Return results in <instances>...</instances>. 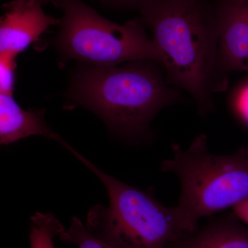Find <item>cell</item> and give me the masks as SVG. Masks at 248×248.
Returning <instances> with one entry per match:
<instances>
[{
    "label": "cell",
    "mask_w": 248,
    "mask_h": 248,
    "mask_svg": "<svg viewBox=\"0 0 248 248\" xmlns=\"http://www.w3.org/2000/svg\"><path fill=\"white\" fill-rule=\"evenodd\" d=\"M232 210L240 221L244 222L248 226V198L236 204Z\"/></svg>",
    "instance_id": "obj_15"
},
{
    "label": "cell",
    "mask_w": 248,
    "mask_h": 248,
    "mask_svg": "<svg viewBox=\"0 0 248 248\" xmlns=\"http://www.w3.org/2000/svg\"><path fill=\"white\" fill-rule=\"evenodd\" d=\"M222 71H248V24L244 0H219L216 4Z\"/></svg>",
    "instance_id": "obj_7"
},
{
    "label": "cell",
    "mask_w": 248,
    "mask_h": 248,
    "mask_svg": "<svg viewBox=\"0 0 248 248\" xmlns=\"http://www.w3.org/2000/svg\"><path fill=\"white\" fill-rule=\"evenodd\" d=\"M244 6L245 14H246V19L248 24V0H244Z\"/></svg>",
    "instance_id": "obj_16"
},
{
    "label": "cell",
    "mask_w": 248,
    "mask_h": 248,
    "mask_svg": "<svg viewBox=\"0 0 248 248\" xmlns=\"http://www.w3.org/2000/svg\"><path fill=\"white\" fill-rule=\"evenodd\" d=\"M231 108L236 120L248 129V80L243 83L233 94Z\"/></svg>",
    "instance_id": "obj_12"
},
{
    "label": "cell",
    "mask_w": 248,
    "mask_h": 248,
    "mask_svg": "<svg viewBox=\"0 0 248 248\" xmlns=\"http://www.w3.org/2000/svg\"><path fill=\"white\" fill-rule=\"evenodd\" d=\"M169 248H248V228L232 213L214 218Z\"/></svg>",
    "instance_id": "obj_9"
},
{
    "label": "cell",
    "mask_w": 248,
    "mask_h": 248,
    "mask_svg": "<svg viewBox=\"0 0 248 248\" xmlns=\"http://www.w3.org/2000/svg\"><path fill=\"white\" fill-rule=\"evenodd\" d=\"M16 58L0 56V93L14 94Z\"/></svg>",
    "instance_id": "obj_13"
},
{
    "label": "cell",
    "mask_w": 248,
    "mask_h": 248,
    "mask_svg": "<svg viewBox=\"0 0 248 248\" xmlns=\"http://www.w3.org/2000/svg\"><path fill=\"white\" fill-rule=\"evenodd\" d=\"M53 2L63 11L55 46L63 60H78L101 67L142 60L162 65L159 47L147 35L141 18L125 24H115L81 0Z\"/></svg>",
    "instance_id": "obj_5"
},
{
    "label": "cell",
    "mask_w": 248,
    "mask_h": 248,
    "mask_svg": "<svg viewBox=\"0 0 248 248\" xmlns=\"http://www.w3.org/2000/svg\"><path fill=\"white\" fill-rule=\"evenodd\" d=\"M139 11L159 47L168 82L188 93L201 115L213 112L215 94L229 85L220 63L216 4L148 0Z\"/></svg>",
    "instance_id": "obj_1"
},
{
    "label": "cell",
    "mask_w": 248,
    "mask_h": 248,
    "mask_svg": "<svg viewBox=\"0 0 248 248\" xmlns=\"http://www.w3.org/2000/svg\"><path fill=\"white\" fill-rule=\"evenodd\" d=\"M55 1V0H47V1H48V3L50 2V1Z\"/></svg>",
    "instance_id": "obj_17"
},
{
    "label": "cell",
    "mask_w": 248,
    "mask_h": 248,
    "mask_svg": "<svg viewBox=\"0 0 248 248\" xmlns=\"http://www.w3.org/2000/svg\"><path fill=\"white\" fill-rule=\"evenodd\" d=\"M66 94L68 108L92 110L129 141L147 136L160 111L184 100L182 90L169 84L163 67L151 60L122 66L82 63L73 73Z\"/></svg>",
    "instance_id": "obj_2"
},
{
    "label": "cell",
    "mask_w": 248,
    "mask_h": 248,
    "mask_svg": "<svg viewBox=\"0 0 248 248\" xmlns=\"http://www.w3.org/2000/svg\"><path fill=\"white\" fill-rule=\"evenodd\" d=\"M30 248H55L54 239L65 229L52 214L37 213L31 217Z\"/></svg>",
    "instance_id": "obj_10"
},
{
    "label": "cell",
    "mask_w": 248,
    "mask_h": 248,
    "mask_svg": "<svg viewBox=\"0 0 248 248\" xmlns=\"http://www.w3.org/2000/svg\"><path fill=\"white\" fill-rule=\"evenodd\" d=\"M32 135L43 136L61 143L63 139L54 133L45 119V110H24L14 94H0V143L9 145Z\"/></svg>",
    "instance_id": "obj_8"
},
{
    "label": "cell",
    "mask_w": 248,
    "mask_h": 248,
    "mask_svg": "<svg viewBox=\"0 0 248 248\" xmlns=\"http://www.w3.org/2000/svg\"><path fill=\"white\" fill-rule=\"evenodd\" d=\"M99 1L114 7L140 10L148 0H99Z\"/></svg>",
    "instance_id": "obj_14"
},
{
    "label": "cell",
    "mask_w": 248,
    "mask_h": 248,
    "mask_svg": "<svg viewBox=\"0 0 248 248\" xmlns=\"http://www.w3.org/2000/svg\"><path fill=\"white\" fill-rule=\"evenodd\" d=\"M47 3V0H14L3 5L0 56L16 58L50 26L60 24L61 19L45 14L42 6Z\"/></svg>",
    "instance_id": "obj_6"
},
{
    "label": "cell",
    "mask_w": 248,
    "mask_h": 248,
    "mask_svg": "<svg viewBox=\"0 0 248 248\" xmlns=\"http://www.w3.org/2000/svg\"><path fill=\"white\" fill-rule=\"evenodd\" d=\"M65 148L97 176L107 188L110 205H96L88 228L119 248H169L188 234L176 207L166 206L152 192L117 180L65 143Z\"/></svg>",
    "instance_id": "obj_4"
},
{
    "label": "cell",
    "mask_w": 248,
    "mask_h": 248,
    "mask_svg": "<svg viewBox=\"0 0 248 248\" xmlns=\"http://www.w3.org/2000/svg\"><path fill=\"white\" fill-rule=\"evenodd\" d=\"M59 238L76 244L78 248H119L94 234L77 217H73L70 228L63 230Z\"/></svg>",
    "instance_id": "obj_11"
},
{
    "label": "cell",
    "mask_w": 248,
    "mask_h": 248,
    "mask_svg": "<svg viewBox=\"0 0 248 248\" xmlns=\"http://www.w3.org/2000/svg\"><path fill=\"white\" fill-rule=\"evenodd\" d=\"M171 149L172 156L160 167L180 181L175 207L188 234L199 228L201 218L232 208L248 198V146L232 154H213L207 137L201 134L187 148L173 143Z\"/></svg>",
    "instance_id": "obj_3"
}]
</instances>
